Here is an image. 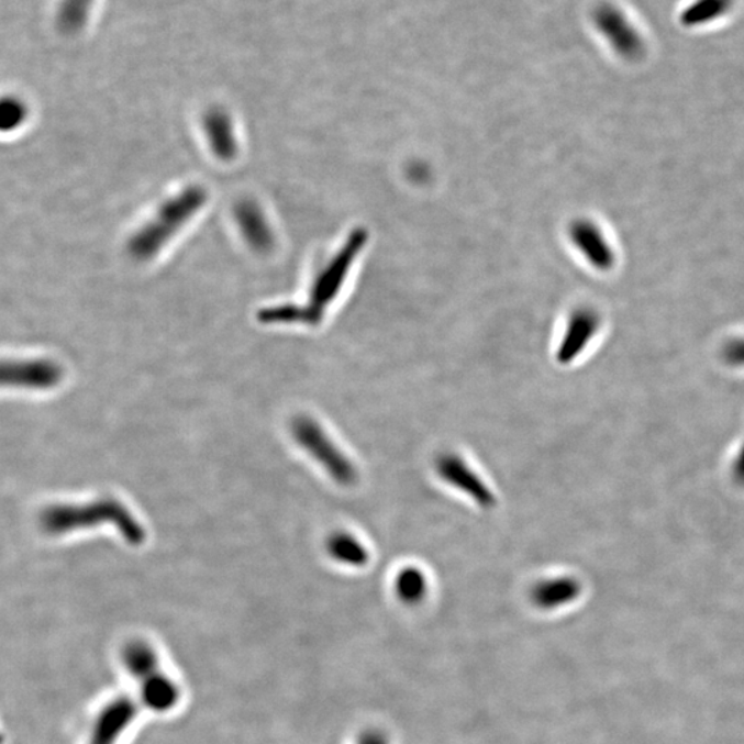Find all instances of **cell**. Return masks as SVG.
I'll return each mask as SVG.
<instances>
[{"instance_id":"1","label":"cell","mask_w":744,"mask_h":744,"mask_svg":"<svg viewBox=\"0 0 744 744\" xmlns=\"http://www.w3.org/2000/svg\"><path fill=\"white\" fill-rule=\"evenodd\" d=\"M367 241L366 232L357 230L349 236V241L341 248L322 274L314 281L307 306H281L264 309L258 314L259 322L269 324H295L302 323L317 325L324 317L325 308L334 300L345 284V277L349 274L353 260L362 252Z\"/></svg>"},{"instance_id":"2","label":"cell","mask_w":744,"mask_h":744,"mask_svg":"<svg viewBox=\"0 0 744 744\" xmlns=\"http://www.w3.org/2000/svg\"><path fill=\"white\" fill-rule=\"evenodd\" d=\"M41 523L52 535L111 524L129 545L141 546L146 540L143 524L115 498H101L86 504H56L43 512Z\"/></svg>"},{"instance_id":"3","label":"cell","mask_w":744,"mask_h":744,"mask_svg":"<svg viewBox=\"0 0 744 744\" xmlns=\"http://www.w3.org/2000/svg\"><path fill=\"white\" fill-rule=\"evenodd\" d=\"M206 199L208 195L202 188L189 187L163 203L154 219L146 222L130 241L129 248L133 257L146 259L159 253V249L202 209Z\"/></svg>"},{"instance_id":"4","label":"cell","mask_w":744,"mask_h":744,"mask_svg":"<svg viewBox=\"0 0 744 744\" xmlns=\"http://www.w3.org/2000/svg\"><path fill=\"white\" fill-rule=\"evenodd\" d=\"M122 660L126 670L140 684L141 700L155 713H167L181 698V692L173 678L160 669L156 651L144 640L130 641L122 651Z\"/></svg>"},{"instance_id":"5","label":"cell","mask_w":744,"mask_h":744,"mask_svg":"<svg viewBox=\"0 0 744 744\" xmlns=\"http://www.w3.org/2000/svg\"><path fill=\"white\" fill-rule=\"evenodd\" d=\"M291 432L298 445L322 466L336 485L342 487L356 485L355 465L342 453L318 421L309 417H298L292 422Z\"/></svg>"},{"instance_id":"6","label":"cell","mask_w":744,"mask_h":744,"mask_svg":"<svg viewBox=\"0 0 744 744\" xmlns=\"http://www.w3.org/2000/svg\"><path fill=\"white\" fill-rule=\"evenodd\" d=\"M436 470L445 482L474 499L480 508L490 509L496 504L497 499L490 487L462 459V456L454 453L440 455Z\"/></svg>"},{"instance_id":"7","label":"cell","mask_w":744,"mask_h":744,"mask_svg":"<svg viewBox=\"0 0 744 744\" xmlns=\"http://www.w3.org/2000/svg\"><path fill=\"white\" fill-rule=\"evenodd\" d=\"M595 24L619 56L634 59L644 53V43L621 10L602 4L595 12Z\"/></svg>"},{"instance_id":"8","label":"cell","mask_w":744,"mask_h":744,"mask_svg":"<svg viewBox=\"0 0 744 744\" xmlns=\"http://www.w3.org/2000/svg\"><path fill=\"white\" fill-rule=\"evenodd\" d=\"M62 379L63 369L54 362H0V387L52 389Z\"/></svg>"},{"instance_id":"9","label":"cell","mask_w":744,"mask_h":744,"mask_svg":"<svg viewBox=\"0 0 744 744\" xmlns=\"http://www.w3.org/2000/svg\"><path fill=\"white\" fill-rule=\"evenodd\" d=\"M137 709L132 699L122 697L112 700L92 725L89 744H116L126 728L132 724Z\"/></svg>"},{"instance_id":"10","label":"cell","mask_w":744,"mask_h":744,"mask_svg":"<svg viewBox=\"0 0 744 744\" xmlns=\"http://www.w3.org/2000/svg\"><path fill=\"white\" fill-rule=\"evenodd\" d=\"M600 327V318L590 309H580L569 320L560 346L556 353L557 362L569 364L585 351Z\"/></svg>"},{"instance_id":"11","label":"cell","mask_w":744,"mask_h":744,"mask_svg":"<svg viewBox=\"0 0 744 744\" xmlns=\"http://www.w3.org/2000/svg\"><path fill=\"white\" fill-rule=\"evenodd\" d=\"M571 237L575 246L582 253L595 268L611 269L615 264V254L602 232L593 222L579 221L574 224Z\"/></svg>"},{"instance_id":"12","label":"cell","mask_w":744,"mask_h":744,"mask_svg":"<svg viewBox=\"0 0 744 744\" xmlns=\"http://www.w3.org/2000/svg\"><path fill=\"white\" fill-rule=\"evenodd\" d=\"M580 591L582 586L573 577L551 578L534 586L531 599L542 610H554L577 600Z\"/></svg>"},{"instance_id":"13","label":"cell","mask_w":744,"mask_h":744,"mask_svg":"<svg viewBox=\"0 0 744 744\" xmlns=\"http://www.w3.org/2000/svg\"><path fill=\"white\" fill-rule=\"evenodd\" d=\"M236 219L249 246L257 252H269L274 236L263 211L253 202H242L236 208Z\"/></svg>"},{"instance_id":"14","label":"cell","mask_w":744,"mask_h":744,"mask_svg":"<svg viewBox=\"0 0 744 744\" xmlns=\"http://www.w3.org/2000/svg\"><path fill=\"white\" fill-rule=\"evenodd\" d=\"M211 149L222 160H230L236 155L237 145L230 116L224 111L213 110L204 119Z\"/></svg>"},{"instance_id":"15","label":"cell","mask_w":744,"mask_h":744,"mask_svg":"<svg viewBox=\"0 0 744 744\" xmlns=\"http://www.w3.org/2000/svg\"><path fill=\"white\" fill-rule=\"evenodd\" d=\"M327 552L335 562L349 567H364L369 562L367 547L349 532H334L327 540Z\"/></svg>"},{"instance_id":"16","label":"cell","mask_w":744,"mask_h":744,"mask_svg":"<svg viewBox=\"0 0 744 744\" xmlns=\"http://www.w3.org/2000/svg\"><path fill=\"white\" fill-rule=\"evenodd\" d=\"M395 588L406 604H420L427 593V579L420 568L406 567L396 577Z\"/></svg>"},{"instance_id":"17","label":"cell","mask_w":744,"mask_h":744,"mask_svg":"<svg viewBox=\"0 0 744 744\" xmlns=\"http://www.w3.org/2000/svg\"><path fill=\"white\" fill-rule=\"evenodd\" d=\"M732 0H697L682 13V23L688 26L709 23L730 10Z\"/></svg>"},{"instance_id":"18","label":"cell","mask_w":744,"mask_h":744,"mask_svg":"<svg viewBox=\"0 0 744 744\" xmlns=\"http://www.w3.org/2000/svg\"><path fill=\"white\" fill-rule=\"evenodd\" d=\"M91 3L92 0H63L59 19H62L64 29L68 31L78 30L86 21Z\"/></svg>"},{"instance_id":"19","label":"cell","mask_w":744,"mask_h":744,"mask_svg":"<svg viewBox=\"0 0 744 744\" xmlns=\"http://www.w3.org/2000/svg\"><path fill=\"white\" fill-rule=\"evenodd\" d=\"M24 119V108L18 101H0V130H13Z\"/></svg>"},{"instance_id":"20","label":"cell","mask_w":744,"mask_h":744,"mask_svg":"<svg viewBox=\"0 0 744 744\" xmlns=\"http://www.w3.org/2000/svg\"><path fill=\"white\" fill-rule=\"evenodd\" d=\"M722 356L730 366L744 367V338L728 342Z\"/></svg>"},{"instance_id":"21","label":"cell","mask_w":744,"mask_h":744,"mask_svg":"<svg viewBox=\"0 0 744 744\" xmlns=\"http://www.w3.org/2000/svg\"><path fill=\"white\" fill-rule=\"evenodd\" d=\"M733 479L739 482V485L744 486V444L742 445L741 451L736 455L735 462H733Z\"/></svg>"},{"instance_id":"22","label":"cell","mask_w":744,"mask_h":744,"mask_svg":"<svg viewBox=\"0 0 744 744\" xmlns=\"http://www.w3.org/2000/svg\"><path fill=\"white\" fill-rule=\"evenodd\" d=\"M357 744H388L387 737L377 731L364 732Z\"/></svg>"},{"instance_id":"23","label":"cell","mask_w":744,"mask_h":744,"mask_svg":"<svg viewBox=\"0 0 744 744\" xmlns=\"http://www.w3.org/2000/svg\"><path fill=\"white\" fill-rule=\"evenodd\" d=\"M0 744H2V736H0Z\"/></svg>"}]
</instances>
